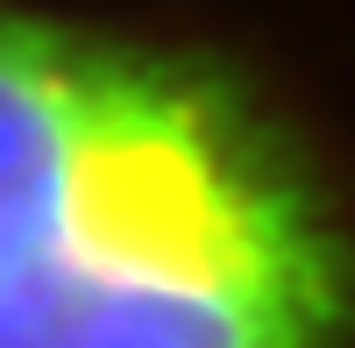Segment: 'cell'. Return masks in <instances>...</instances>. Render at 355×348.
<instances>
[{
	"label": "cell",
	"instance_id": "obj_1",
	"mask_svg": "<svg viewBox=\"0 0 355 348\" xmlns=\"http://www.w3.org/2000/svg\"><path fill=\"white\" fill-rule=\"evenodd\" d=\"M0 348H355L348 164L214 28L0 0Z\"/></svg>",
	"mask_w": 355,
	"mask_h": 348
}]
</instances>
